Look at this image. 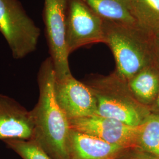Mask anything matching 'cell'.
Wrapping results in <instances>:
<instances>
[{"label": "cell", "instance_id": "cell-2", "mask_svg": "<svg viewBox=\"0 0 159 159\" xmlns=\"http://www.w3.org/2000/svg\"><path fill=\"white\" fill-rule=\"evenodd\" d=\"M104 43L113 54L114 71L128 81L146 67L154 65L150 33L136 25L104 20Z\"/></svg>", "mask_w": 159, "mask_h": 159}, {"label": "cell", "instance_id": "cell-16", "mask_svg": "<svg viewBox=\"0 0 159 159\" xmlns=\"http://www.w3.org/2000/svg\"><path fill=\"white\" fill-rule=\"evenodd\" d=\"M117 159H159V157L140 148H126Z\"/></svg>", "mask_w": 159, "mask_h": 159}, {"label": "cell", "instance_id": "cell-14", "mask_svg": "<svg viewBox=\"0 0 159 159\" xmlns=\"http://www.w3.org/2000/svg\"><path fill=\"white\" fill-rule=\"evenodd\" d=\"M137 148L159 157V116L150 114L141 125Z\"/></svg>", "mask_w": 159, "mask_h": 159}, {"label": "cell", "instance_id": "cell-17", "mask_svg": "<svg viewBox=\"0 0 159 159\" xmlns=\"http://www.w3.org/2000/svg\"><path fill=\"white\" fill-rule=\"evenodd\" d=\"M153 53L154 66L159 69V27L150 32Z\"/></svg>", "mask_w": 159, "mask_h": 159}, {"label": "cell", "instance_id": "cell-7", "mask_svg": "<svg viewBox=\"0 0 159 159\" xmlns=\"http://www.w3.org/2000/svg\"><path fill=\"white\" fill-rule=\"evenodd\" d=\"M71 129L123 148H137L139 126L94 114L69 120Z\"/></svg>", "mask_w": 159, "mask_h": 159}, {"label": "cell", "instance_id": "cell-8", "mask_svg": "<svg viewBox=\"0 0 159 159\" xmlns=\"http://www.w3.org/2000/svg\"><path fill=\"white\" fill-rule=\"evenodd\" d=\"M56 101L69 120L96 114V97L85 83L71 75L56 79L54 85Z\"/></svg>", "mask_w": 159, "mask_h": 159}, {"label": "cell", "instance_id": "cell-11", "mask_svg": "<svg viewBox=\"0 0 159 159\" xmlns=\"http://www.w3.org/2000/svg\"><path fill=\"white\" fill-rule=\"evenodd\" d=\"M137 100L148 108L159 93V69L152 65L140 70L127 81Z\"/></svg>", "mask_w": 159, "mask_h": 159}, {"label": "cell", "instance_id": "cell-9", "mask_svg": "<svg viewBox=\"0 0 159 159\" xmlns=\"http://www.w3.org/2000/svg\"><path fill=\"white\" fill-rule=\"evenodd\" d=\"M34 128L31 110L11 97L0 94V140L31 139Z\"/></svg>", "mask_w": 159, "mask_h": 159}, {"label": "cell", "instance_id": "cell-15", "mask_svg": "<svg viewBox=\"0 0 159 159\" xmlns=\"http://www.w3.org/2000/svg\"><path fill=\"white\" fill-rule=\"evenodd\" d=\"M4 142L23 159H53L33 139H10Z\"/></svg>", "mask_w": 159, "mask_h": 159}, {"label": "cell", "instance_id": "cell-5", "mask_svg": "<svg viewBox=\"0 0 159 159\" xmlns=\"http://www.w3.org/2000/svg\"><path fill=\"white\" fill-rule=\"evenodd\" d=\"M43 20L50 58L56 79L71 75L68 63L70 54L66 40V20L68 0H44Z\"/></svg>", "mask_w": 159, "mask_h": 159}, {"label": "cell", "instance_id": "cell-10", "mask_svg": "<svg viewBox=\"0 0 159 159\" xmlns=\"http://www.w3.org/2000/svg\"><path fill=\"white\" fill-rule=\"evenodd\" d=\"M125 149L71 129L68 159H117Z\"/></svg>", "mask_w": 159, "mask_h": 159}, {"label": "cell", "instance_id": "cell-3", "mask_svg": "<svg viewBox=\"0 0 159 159\" xmlns=\"http://www.w3.org/2000/svg\"><path fill=\"white\" fill-rule=\"evenodd\" d=\"M85 84L96 97V114L139 126L151 114L150 108L133 95L127 81L115 71L108 75L95 77Z\"/></svg>", "mask_w": 159, "mask_h": 159}, {"label": "cell", "instance_id": "cell-1", "mask_svg": "<svg viewBox=\"0 0 159 159\" xmlns=\"http://www.w3.org/2000/svg\"><path fill=\"white\" fill-rule=\"evenodd\" d=\"M55 80L54 65L48 57L41 64L37 74L39 98L31 110L34 126L31 139L38 143L52 159H68L71 127L54 96Z\"/></svg>", "mask_w": 159, "mask_h": 159}, {"label": "cell", "instance_id": "cell-12", "mask_svg": "<svg viewBox=\"0 0 159 159\" xmlns=\"http://www.w3.org/2000/svg\"><path fill=\"white\" fill-rule=\"evenodd\" d=\"M104 21L127 25H136L131 14L130 0H83Z\"/></svg>", "mask_w": 159, "mask_h": 159}, {"label": "cell", "instance_id": "cell-4", "mask_svg": "<svg viewBox=\"0 0 159 159\" xmlns=\"http://www.w3.org/2000/svg\"><path fill=\"white\" fill-rule=\"evenodd\" d=\"M0 33L13 58L22 59L36 50L40 30L18 0H0Z\"/></svg>", "mask_w": 159, "mask_h": 159}, {"label": "cell", "instance_id": "cell-6", "mask_svg": "<svg viewBox=\"0 0 159 159\" xmlns=\"http://www.w3.org/2000/svg\"><path fill=\"white\" fill-rule=\"evenodd\" d=\"M66 40L70 54L83 46L104 43V20L83 0H68Z\"/></svg>", "mask_w": 159, "mask_h": 159}, {"label": "cell", "instance_id": "cell-18", "mask_svg": "<svg viewBox=\"0 0 159 159\" xmlns=\"http://www.w3.org/2000/svg\"><path fill=\"white\" fill-rule=\"evenodd\" d=\"M149 108L151 113L159 116V93Z\"/></svg>", "mask_w": 159, "mask_h": 159}, {"label": "cell", "instance_id": "cell-13", "mask_svg": "<svg viewBox=\"0 0 159 159\" xmlns=\"http://www.w3.org/2000/svg\"><path fill=\"white\" fill-rule=\"evenodd\" d=\"M132 16L137 24L149 32L159 27V0H130Z\"/></svg>", "mask_w": 159, "mask_h": 159}]
</instances>
